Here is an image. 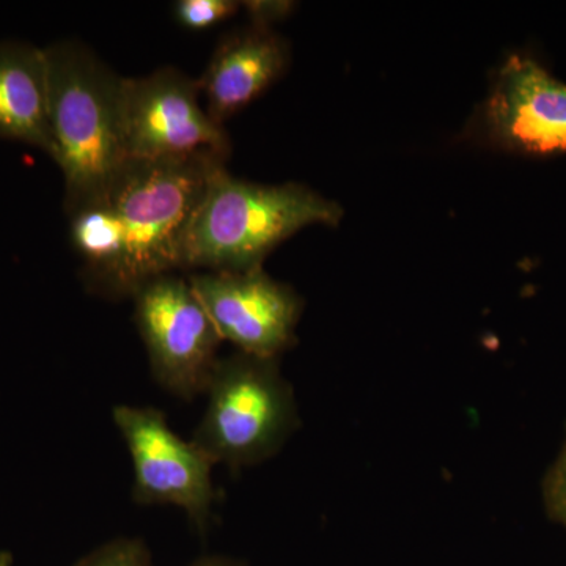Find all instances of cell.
Wrapping results in <instances>:
<instances>
[{"instance_id": "1", "label": "cell", "mask_w": 566, "mask_h": 566, "mask_svg": "<svg viewBox=\"0 0 566 566\" xmlns=\"http://www.w3.org/2000/svg\"><path fill=\"white\" fill-rule=\"evenodd\" d=\"M340 219L337 203L303 185L238 180L221 167L208 182L186 230L181 270H256L273 249L304 227L337 226Z\"/></svg>"}, {"instance_id": "2", "label": "cell", "mask_w": 566, "mask_h": 566, "mask_svg": "<svg viewBox=\"0 0 566 566\" xmlns=\"http://www.w3.org/2000/svg\"><path fill=\"white\" fill-rule=\"evenodd\" d=\"M44 54L52 159L61 167L65 210L71 214L103 197L128 161L122 133V77L77 41L51 44Z\"/></svg>"}, {"instance_id": "3", "label": "cell", "mask_w": 566, "mask_h": 566, "mask_svg": "<svg viewBox=\"0 0 566 566\" xmlns=\"http://www.w3.org/2000/svg\"><path fill=\"white\" fill-rule=\"evenodd\" d=\"M229 156L200 151L180 158L128 159L106 196L125 234L111 297H133L153 279L181 270V245L208 182Z\"/></svg>"}, {"instance_id": "4", "label": "cell", "mask_w": 566, "mask_h": 566, "mask_svg": "<svg viewBox=\"0 0 566 566\" xmlns=\"http://www.w3.org/2000/svg\"><path fill=\"white\" fill-rule=\"evenodd\" d=\"M208 406L193 433L212 463L245 468L274 457L300 424L293 389L277 359L234 353L218 359Z\"/></svg>"}, {"instance_id": "5", "label": "cell", "mask_w": 566, "mask_h": 566, "mask_svg": "<svg viewBox=\"0 0 566 566\" xmlns=\"http://www.w3.org/2000/svg\"><path fill=\"white\" fill-rule=\"evenodd\" d=\"M133 300L156 381L182 400L207 394L222 340L188 279H153Z\"/></svg>"}, {"instance_id": "6", "label": "cell", "mask_w": 566, "mask_h": 566, "mask_svg": "<svg viewBox=\"0 0 566 566\" xmlns=\"http://www.w3.org/2000/svg\"><path fill=\"white\" fill-rule=\"evenodd\" d=\"M199 95V82L172 66L148 76L122 77L126 158H180L200 151L229 156V136L200 106Z\"/></svg>"}, {"instance_id": "7", "label": "cell", "mask_w": 566, "mask_h": 566, "mask_svg": "<svg viewBox=\"0 0 566 566\" xmlns=\"http://www.w3.org/2000/svg\"><path fill=\"white\" fill-rule=\"evenodd\" d=\"M112 417L132 455L134 501L180 506L197 527H207L214 501L207 453L174 433L158 409L120 405Z\"/></svg>"}, {"instance_id": "8", "label": "cell", "mask_w": 566, "mask_h": 566, "mask_svg": "<svg viewBox=\"0 0 566 566\" xmlns=\"http://www.w3.org/2000/svg\"><path fill=\"white\" fill-rule=\"evenodd\" d=\"M188 281L222 342L266 359H277L292 348L303 301L263 268L241 273H193Z\"/></svg>"}, {"instance_id": "9", "label": "cell", "mask_w": 566, "mask_h": 566, "mask_svg": "<svg viewBox=\"0 0 566 566\" xmlns=\"http://www.w3.org/2000/svg\"><path fill=\"white\" fill-rule=\"evenodd\" d=\"M491 137L527 155L566 153V84L524 55L499 71L486 104Z\"/></svg>"}, {"instance_id": "10", "label": "cell", "mask_w": 566, "mask_h": 566, "mask_svg": "<svg viewBox=\"0 0 566 566\" xmlns=\"http://www.w3.org/2000/svg\"><path fill=\"white\" fill-rule=\"evenodd\" d=\"M286 63L289 46L271 28L251 25L226 36L197 81L208 115L223 126L262 95L285 71Z\"/></svg>"}, {"instance_id": "11", "label": "cell", "mask_w": 566, "mask_h": 566, "mask_svg": "<svg viewBox=\"0 0 566 566\" xmlns=\"http://www.w3.org/2000/svg\"><path fill=\"white\" fill-rule=\"evenodd\" d=\"M0 137L54 156L44 48L22 41L0 43Z\"/></svg>"}, {"instance_id": "12", "label": "cell", "mask_w": 566, "mask_h": 566, "mask_svg": "<svg viewBox=\"0 0 566 566\" xmlns=\"http://www.w3.org/2000/svg\"><path fill=\"white\" fill-rule=\"evenodd\" d=\"M71 243L85 263L88 282L112 296L123 259L125 234L109 197L82 205L70 214Z\"/></svg>"}, {"instance_id": "13", "label": "cell", "mask_w": 566, "mask_h": 566, "mask_svg": "<svg viewBox=\"0 0 566 566\" xmlns=\"http://www.w3.org/2000/svg\"><path fill=\"white\" fill-rule=\"evenodd\" d=\"M243 3L234 0H178L174 13L182 28L208 31L232 18Z\"/></svg>"}, {"instance_id": "14", "label": "cell", "mask_w": 566, "mask_h": 566, "mask_svg": "<svg viewBox=\"0 0 566 566\" xmlns=\"http://www.w3.org/2000/svg\"><path fill=\"white\" fill-rule=\"evenodd\" d=\"M74 566H153L150 551L136 538H118L96 547Z\"/></svg>"}, {"instance_id": "15", "label": "cell", "mask_w": 566, "mask_h": 566, "mask_svg": "<svg viewBox=\"0 0 566 566\" xmlns=\"http://www.w3.org/2000/svg\"><path fill=\"white\" fill-rule=\"evenodd\" d=\"M547 515L566 527V439L560 455L547 471L543 483Z\"/></svg>"}, {"instance_id": "16", "label": "cell", "mask_w": 566, "mask_h": 566, "mask_svg": "<svg viewBox=\"0 0 566 566\" xmlns=\"http://www.w3.org/2000/svg\"><path fill=\"white\" fill-rule=\"evenodd\" d=\"M243 6L249 11L252 25L260 28H270L271 22L282 20L293 9L292 2H245Z\"/></svg>"}, {"instance_id": "17", "label": "cell", "mask_w": 566, "mask_h": 566, "mask_svg": "<svg viewBox=\"0 0 566 566\" xmlns=\"http://www.w3.org/2000/svg\"><path fill=\"white\" fill-rule=\"evenodd\" d=\"M192 566H234L221 557H205L197 560Z\"/></svg>"}, {"instance_id": "18", "label": "cell", "mask_w": 566, "mask_h": 566, "mask_svg": "<svg viewBox=\"0 0 566 566\" xmlns=\"http://www.w3.org/2000/svg\"><path fill=\"white\" fill-rule=\"evenodd\" d=\"M0 566H11V556L9 553H0Z\"/></svg>"}]
</instances>
